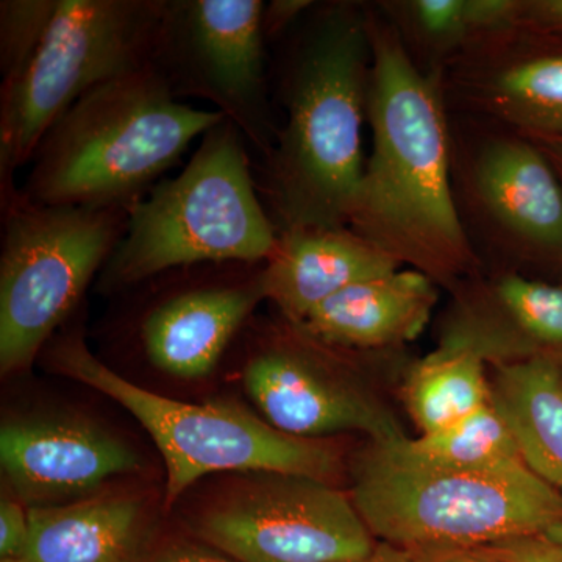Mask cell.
I'll list each match as a JSON object with an SVG mask.
<instances>
[{
  "mask_svg": "<svg viewBox=\"0 0 562 562\" xmlns=\"http://www.w3.org/2000/svg\"><path fill=\"white\" fill-rule=\"evenodd\" d=\"M131 562H238L206 542L190 539H168L143 547Z\"/></svg>",
  "mask_w": 562,
  "mask_h": 562,
  "instance_id": "4316f807",
  "label": "cell"
},
{
  "mask_svg": "<svg viewBox=\"0 0 562 562\" xmlns=\"http://www.w3.org/2000/svg\"><path fill=\"white\" fill-rule=\"evenodd\" d=\"M247 147L238 127L222 121L176 177L158 181L128 210L124 236L101 272L103 292L188 266L271 258L279 228L258 194Z\"/></svg>",
  "mask_w": 562,
  "mask_h": 562,
  "instance_id": "277c9868",
  "label": "cell"
},
{
  "mask_svg": "<svg viewBox=\"0 0 562 562\" xmlns=\"http://www.w3.org/2000/svg\"><path fill=\"white\" fill-rule=\"evenodd\" d=\"M371 38L366 7H313L280 65L284 124L258 191L279 233L347 227L364 171Z\"/></svg>",
  "mask_w": 562,
  "mask_h": 562,
  "instance_id": "7a4b0ae2",
  "label": "cell"
},
{
  "mask_svg": "<svg viewBox=\"0 0 562 562\" xmlns=\"http://www.w3.org/2000/svg\"><path fill=\"white\" fill-rule=\"evenodd\" d=\"M314 7L310 0H272L265 3L261 16L262 36L266 44L279 40L284 32L291 31L292 25L303 20Z\"/></svg>",
  "mask_w": 562,
  "mask_h": 562,
  "instance_id": "83f0119b",
  "label": "cell"
},
{
  "mask_svg": "<svg viewBox=\"0 0 562 562\" xmlns=\"http://www.w3.org/2000/svg\"><path fill=\"white\" fill-rule=\"evenodd\" d=\"M366 13L372 150L347 227L436 284L458 283L479 258L454 191L442 69L420 68L395 24Z\"/></svg>",
  "mask_w": 562,
  "mask_h": 562,
  "instance_id": "6da1fadb",
  "label": "cell"
},
{
  "mask_svg": "<svg viewBox=\"0 0 562 562\" xmlns=\"http://www.w3.org/2000/svg\"><path fill=\"white\" fill-rule=\"evenodd\" d=\"M438 297L430 277L401 268L351 284L317 305L297 325L333 349H384L422 335Z\"/></svg>",
  "mask_w": 562,
  "mask_h": 562,
  "instance_id": "ac0fdd59",
  "label": "cell"
},
{
  "mask_svg": "<svg viewBox=\"0 0 562 562\" xmlns=\"http://www.w3.org/2000/svg\"><path fill=\"white\" fill-rule=\"evenodd\" d=\"M552 162L562 183V136H528Z\"/></svg>",
  "mask_w": 562,
  "mask_h": 562,
  "instance_id": "4dcf8cb0",
  "label": "cell"
},
{
  "mask_svg": "<svg viewBox=\"0 0 562 562\" xmlns=\"http://www.w3.org/2000/svg\"><path fill=\"white\" fill-rule=\"evenodd\" d=\"M22 505L16 495H3L0 502V562H20L27 549L31 522Z\"/></svg>",
  "mask_w": 562,
  "mask_h": 562,
  "instance_id": "484cf974",
  "label": "cell"
},
{
  "mask_svg": "<svg viewBox=\"0 0 562 562\" xmlns=\"http://www.w3.org/2000/svg\"><path fill=\"white\" fill-rule=\"evenodd\" d=\"M543 535L547 538L552 539V541L561 543L562 546V520L560 522L553 524L552 527L549 528Z\"/></svg>",
  "mask_w": 562,
  "mask_h": 562,
  "instance_id": "d6a6232c",
  "label": "cell"
},
{
  "mask_svg": "<svg viewBox=\"0 0 562 562\" xmlns=\"http://www.w3.org/2000/svg\"><path fill=\"white\" fill-rule=\"evenodd\" d=\"M50 341L55 372L109 395L149 432L165 460L168 506L210 473H294L328 483L338 476L339 457L324 442L283 435L235 402L198 405L144 390L99 360L80 328Z\"/></svg>",
  "mask_w": 562,
  "mask_h": 562,
  "instance_id": "8992f818",
  "label": "cell"
},
{
  "mask_svg": "<svg viewBox=\"0 0 562 562\" xmlns=\"http://www.w3.org/2000/svg\"><path fill=\"white\" fill-rule=\"evenodd\" d=\"M199 539L238 562L360 560L376 539L351 497L294 473H246L195 519Z\"/></svg>",
  "mask_w": 562,
  "mask_h": 562,
  "instance_id": "30bf717a",
  "label": "cell"
},
{
  "mask_svg": "<svg viewBox=\"0 0 562 562\" xmlns=\"http://www.w3.org/2000/svg\"><path fill=\"white\" fill-rule=\"evenodd\" d=\"M27 509L31 535L20 562H131L144 543L143 509L132 497Z\"/></svg>",
  "mask_w": 562,
  "mask_h": 562,
  "instance_id": "d6986e66",
  "label": "cell"
},
{
  "mask_svg": "<svg viewBox=\"0 0 562 562\" xmlns=\"http://www.w3.org/2000/svg\"><path fill=\"white\" fill-rule=\"evenodd\" d=\"M491 394L525 464L562 495V371L558 361L535 357L498 364Z\"/></svg>",
  "mask_w": 562,
  "mask_h": 562,
  "instance_id": "ffe728a7",
  "label": "cell"
},
{
  "mask_svg": "<svg viewBox=\"0 0 562 562\" xmlns=\"http://www.w3.org/2000/svg\"><path fill=\"white\" fill-rule=\"evenodd\" d=\"M0 369L31 368L79 306L127 228L125 206L43 205L0 195Z\"/></svg>",
  "mask_w": 562,
  "mask_h": 562,
  "instance_id": "52a82bcc",
  "label": "cell"
},
{
  "mask_svg": "<svg viewBox=\"0 0 562 562\" xmlns=\"http://www.w3.org/2000/svg\"><path fill=\"white\" fill-rule=\"evenodd\" d=\"M484 364L475 351L441 344L413 369L405 398L422 435L446 430L491 405Z\"/></svg>",
  "mask_w": 562,
  "mask_h": 562,
  "instance_id": "44dd1931",
  "label": "cell"
},
{
  "mask_svg": "<svg viewBox=\"0 0 562 562\" xmlns=\"http://www.w3.org/2000/svg\"><path fill=\"white\" fill-rule=\"evenodd\" d=\"M462 198L492 246L562 262V183L546 154L517 132L486 133L461 165Z\"/></svg>",
  "mask_w": 562,
  "mask_h": 562,
  "instance_id": "4fadbf2b",
  "label": "cell"
},
{
  "mask_svg": "<svg viewBox=\"0 0 562 562\" xmlns=\"http://www.w3.org/2000/svg\"><path fill=\"white\" fill-rule=\"evenodd\" d=\"M519 29L562 40V0H524Z\"/></svg>",
  "mask_w": 562,
  "mask_h": 562,
  "instance_id": "f1b7e54d",
  "label": "cell"
},
{
  "mask_svg": "<svg viewBox=\"0 0 562 562\" xmlns=\"http://www.w3.org/2000/svg\"><path fill=\"white\" fill-rule=\"evenodd\" d=\"M165 0H58L16 80L0 87V195L52 125L87 92L150 65Z\"/></svg>",
  "mask_w": 562,
  "mask_h": 562,
  "instance_id": "ba28073f",
  "label": "cell"
},
{
  "mask_svg": "<svg viewBox=\"0 0 562 562\" xmlns=\"http://www.w3.org/2000/svg\"><path fill=\"white\" fill-rule=\"evenodd\" d=\"M261 265H199L162 272L166 286L143 305L133 339L165 375H210L225 351L266 301Z\"/></svg>",
  "mask_w": 562,
  "mask_h": 562,
  "instance_id": "7c38bea8",
  "label": "cell"
},
{
  "mask_svg": "<svg viewBox=\"0 0 562 562\" xmlns=\"http://www.w3.org/2000/svg\"><path fill=\"white\" fill-rule=\"evenodd\" d=\"M420 562H498L479 552L416 553Z\"/></svg>",
  "mask_w": 562,
  "mask_h": 562,
  "instance_id": "1f68e13d",
  "label": "cell"
},
{
  "mask_svg": "<svg viewBox=\"0 0 562 562\" xmlns=\"http://www.w3.org/2000/svg\"><path fill=\"white\" fill-rule=\"evenodd\" d=\"M261 0H165L150 65L177 99L211 103L261 158L273 124L266 77Z\"/></svg>",
  "mask_w": 562,
  "mask_h": 562,
  "instance_id": "9c48e42d",
  "label": "cell"
},
{
  "mask_svg": "<svg viewBox=\"0 0 562 562\" xmlns=\"http://www.w3.org/2000/svg\"><path fill=\"white\" fill-rule=\"evenodd\" d=\"M58 0H2L0 2V72L2 87L27 68L46 35Z\"/></svg>",
  "mask_w": 562,
  "mask_h": 562,
  "instance_id": "603a6c76",
  "label": "cell"
},
{
  "mask_svg": "<svg viewBox=\"0 0 562 562\" xmlns=\"http://www.w3.org/2000/svg\"><path fill=\"white\" fill-rule=\"evenodd\" d=\"M225 120L181 102L154 66H144L74 103L41 139L20 190L43 205L132 209Z\"/></svg>",
  "mask_w": 562,
  "mask_h": 562,
  "instance_id": "3957f363",
  "label": "cell"
},
{
  "mask_svg": "<svg viewBox=\"0 0 562 562\" xmlns=\"http://www.w3.org/2000/svg\"><path fill=\"white\" fill-rule=\"evenodd\" d=\"M402 27L436 55L458 57L472 43L465 0H412L391 7Z\"/></svg>",
  "mask_w": 562,
  "mask_h": 562,
  "instance_id": "cb8c5ba5",
  "label": "cell"
},
{
  "mask_svg": "<svg viewBox=\"0 0 562 562\" xmlns=\"http://www.w3.org/2000/svg\"><path fill=\"white\" fill-rule=\"evenodd\" d=\"M351 501L376 541L413 553L472 552L562 520V495L524 461L417 468L369 449L355 469Z\"/></svg>",
  "mask_w": 562,
  "mask_h": 562,
  "instance_id": "5b68a950",
  "label": "cell"
},
{
  "mask_svg": "<svg viewBox=\"0 0 562 562\" xmlns=\"http://www.w3.org/2000/svg\"><path fill=\"white\" fill-rule=\"evenodd\" d=\"M325 346L281 316L244 364L243 382L262 419L292 438L319 441L360 431L373 443L403 438L401 424L330 361Z\"/></svg>",
  "mask_w": 562,
  "mask_h": 562,
  "instance_id": "8fae6325",
  "label": "cell"
},
{
  "mask_svg": "<svg viewBox=\"0 0 562 562\" xmlns=\"http://www.w3.org/2000/svg\"><path fill=\"white\" fill-rule=\"evenodd\" d=\"M371 449L384 460L417 468L480 469L524 461L512 428L492 403L446 430L372 442Z\"/></svg>",
  "mask_w": 562,
  "mask_h": 562,
  "instance_id": "7402d4cb",
  "label": "cell"
},
{
  "mask_svg": "<svg viewBox=\"0 0 562 562\" xmlns=\"http://www.w3.org/2000/svg\"><path fill=\"white\" fill-rule=\"evenodd\" d=\"M441 344L497 366L554 358L562 350V286L514 272L473 283L453 306Z\"/></svg>",
  "mask_w": 562,
  "mask_h": 562,
  "instance_id": "2e32d148",
  "label": "cell"
},
{
  "mask_svg": "<svg viewBox=\"0 0 562 562\" xmlns=\"http://www.w3.org/2000/svg\"><path fill=\"white\" fill-rule=\"evenodd\" d=\"M0 460L10 490L29 508L92 497L103 483L139 468V457L101 425L69 416L3 422Z\"/></svg>",
  "mask_w": 562,
  "mask_h": 562,
  "instance_id": "5bb4252c",
  "label": "cell"
},
{
  "mask_svg": "<svg viewBox=\"0 0 562 562\" xmlns=\"http://www.w3.org/2000/svg\"><path fill=\"white\" fill-rule=\"evenodd\" d=\"M403 268L349 227H306L279 233L262 271L266 301L301 324L317 305L358 281Z\"/></svg>",
  "mask_w": 562,
  "mask_h": 562,
  "instance_id": "e0dca14e",
  "label": "cell"
},
{
  "mask_svg": "<svg viewBox=\"0 0 562 562\" xmlns=\"http://www.w3.org/2000/svg\"><path fill=\"white\" fill-rule=\"evenodd\" d=\"M453 94L473 113L525 136H562V49L506 32L453 58Z\"/></svg>",
  "mask_w": 562,
  "mask_h": 562,
  "instance_id": "9a60e30c",
  "label": "cell"
},
{
  "mask_svg": "<svg viewBox=\"0 0 562 562\" xmlns=\"http://www.w3.org/2000/svg\"><path fill=\"white\" fill-rule=\"evenodd\" d=\"M498 562H562V546L543 532L519 536L472 550Z\"/></svg>",
  "mask_w": 562,
  "mask_h": 562,
  "instance_id": "d4e9b609",
  "label": "cell"
},
{
  "mask_svg": "<svg viewBox=\"0 0 562 562\" xmlns=\"http://www.w3.org/2000/svg\"><path fill=\"white\" fill-rule=\"evenodd\" d=\"M344 562H420V560L416 553L398 549V547L391 546V543L379 541L376 542L375 549H373L368 557Z\"/></svg>",
  "mask_w": 562,
  "mask_h": 562,
  "instance_id": "f546056e",
  "label": "cell"
}]
</instances>
